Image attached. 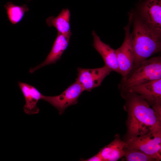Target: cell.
<instances>
[{"label":"cell","instance_id":"obj_8","mask_svg":"<svg viewBox=\"0 0 161 161\" xmlns=\"http://www.w3.org/2000/svg\"><path fill=\"white\" fill-rule=\"evenodd\" d=\"M126 92L141 96L151 106L161 105V78L133 86L123 93Z\"/></svg>","mask_w":161,"mask_h":161},{"label":"cell","instance_id":"obj_5","mask_svg":"<svg viewBox=\"0 0 161 161\" xmlns=\"http://www.w3.org/2000/svg\"><path fill=\"white\" fill-rule=\"evenodd\" d=\"M134 16L129 15V22L124 28L125 35L121 46L115 49L117 55L120 74L123 79L127 77L132 71L134 62V56L132 47L131 33L130 27Z\"/></svg>","mask_w":161,"mask_h":161},{"label":"cell","instance_id":"obj_17","mask_svg":"<svg viewBox=\"0 0 161 161\" xmlns=\"http://www.w3.org/2000/svg\"><path fill=\"white\" fill-rule=\"evenodd\" d=\"M81 160L82 161H103L99 152L94 156L87 159H82Z\"/></svg>","mask_w":161,"mask_h":161},{"label":"cell","instance_id":"obj_14","mask_svg":"<svg viewBox=\"0 0 161 161\" xmlns=\"http://www.w3.org/2000/svg\"><path fill=\"white\" fill-rule=\"evenodd\" d=\"M70 13L67 8L63 9L57 17L51 16L46 20L47 25L53 26L58 32L65 35H72L70 27Z\"/></svg>","mask_w":161,"mask_h":161},{"label":"cell","instance_id":"obj_16","mask_svg":"<svg viewBox=\"0 0 161 161\" xmlns=\"http://www.w3.org/2000/svg\"><path fill=\"white\" fill-rule=\"evenodd\" d=\"M124 149L126 160L128 161H151L155 160L143 151L136 149L125 148Z\"/></svg>","mask_w":161,"mask_h":161},{"label":"cell","instance_id":"obj_6","mask_svg":"<svg viewBox=\"0 0 161 161\" xmlns=\"http://www.w3.org/2000/svg\"><path fill=\"white\" fill-rule=\"evenodd\" d=\"M83 91L81 85L76 81L61 94L55 96L43 95L42 100L50 104L61 114L68 107L77 103L78 98Z\"/></svg>","mask_w":161,"mask_h":161},{"label":"cell","instance_id":"obj_1","mask_svg":"<svg viewBox=\"0 0 161 161\" xmlns=\"http://www.w3.org/2000/svg\"><path fill=\"white\" fill-rule=\"evenodd\" d=\"M128 112V127L131 136L161 130V105L151 106L141 96L126 92Z\"/></svg>","mask_w":161,"mask_h":161},{"label":"cell","instance_id":"obj_9","mask_svg":"<svg viewBox=\"0 0 161 161\" xmlns=\"http://www.w3.org/2000/svg\"><path fill=\"white\" fill-rule=\"evenodd\" d=\"M137 6L138 16L144 21L161 29V0H145Z\"/></svg>","mask_w":161,"mask_h":161},{"label":"cell","instance_id":"obj_7","mask_svg":"<svg viewBox=\"0 0 161 161\" xmlns=\"http://www.w3.org/2000/svg\"><path fill=\"white\" fill-rule=\"evenodd\" d=\"M77 71L76 81L80 84L83 91H90L100 86L104 79L112 71L105 65L94 69L78 67Z\"/></svg>","mask_w":161,"mask_h":161},{"label":"cell","instance_id":"obj_2","mask_svg":"<svg viewBox=\"0 0 161 161\" xmlns=\"http://www.w3.org/2000/svg\"><path fill=\"white\" fill-rule=\"evenodd\" d=\"M132 23L131 39L134 61L131 72L142 62L161 50V29L150 26L137 15L134 16Z\"/></svg>","mask_w":161,"mask_h":161},{"label":"cell","instance_id":"obj_10","mask_svg":"<svg viewBox=\"0 0 161 161\" xmlns=\"http://www.w3.org/2000/svg\"><path fill=\"white\" fill-rule=\"evenodd\" d=\"M71 36V35H63L57 32L51 50L47 58L37 66L30 68V72L31 73H33L44 66L55 64L59 60L68 45Z\"/></svg>","mask_w":161,"mask_h":161},{"label":"cell","instance_id":"obj_12","mask_svg":"<svg viewBox=\"0 0 161 161\" xmlns=\"http://www.w3.org/2000/svg\"><path fill=\"white\" fill-rule=\"evenodd\" d=\"M18 84L24 96L25 103L23 109L26 114H38L39 109L37 103L42 100L43 95L35 87L27 83L18 81Z\"/></svg>","mask_w":161,"mask_h":161},{"label":"cell","instance_id":"obj_4","mask_svg":"<svg viewBox=\"0 0 161 161\" xmlns=\"http://www.w3.org/2000/svg\"><path fill=\"white\" fill-rule=\"evenodd\" d=\"M126 148L141 151L155 161L161 159V130L143 135L130 136Z\"/></svg>","mask_w":161,"mask_h":161},{"label":"cell","instance_id":"obj_11","mask_svg":"<svg viewBox=\"0 0 161 161\" xmlns=\"http://www.w3.org/2000/svg\"><path fill=\"white\" fill-rule=\"evenodd\" d=\"M93 37L92 45L100 55L105 63V65L112 71L120 74L117 55L115 49L108 44L103 42L94 30L92 32Z\"/></svg>","mask_w":161,"mask_h":161},{"label":"cell","instance_id":"obj_15","mask_svg":"<svg viewBox=\"0 0 161 161\" xmlns=\"http://www.w3.org/2000/svg\"><path fill=\"white\" fill-rule=\"evenodd\" d=\"M8 18L13 24H16L22 20L25 13L29 9L27 6L15 5L12 2H7L4 5Z\"/></svg>","mask_w":161,"mask_h":161},{"label":"cell","instance_id":"obj_13","mask_svg":"<svg viewBox=\"0 0 161 161\" xmlns=\"http://www.w3.org/2000/svg\"><path fill=\"white\" fill-rule=\"evenodd\" d=\"M126 143L117 138L99 152L103 161H116L124 156Z\"/></svg>","mask_w":161,"mask_h":161},{"label":"cell","instance_id":"obj_3","mask_svg":"<svg viewBox=\"0 0 161 161\" xmlns=\"http://www.w3.org/2000/svg\"><path fill=\"white\" fill-rule=\"evenodd\" d=\"M161 78V57L148 58L126 78L122 79L118 88L123 92L130 88L141 83Z\"/></svg>","mask_w":161,"mask_h":161}]
</instances>
